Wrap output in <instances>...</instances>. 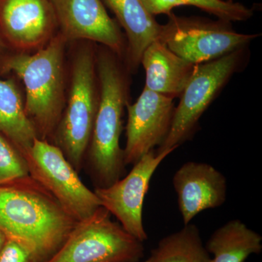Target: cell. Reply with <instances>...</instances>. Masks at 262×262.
<instances>
[{"instance_id":"8992f818","label":"cell","mask_w":262,"mask_h":262,"mask_svg":"<svg viewBox=\"0 0 262 262\" xmlns=\"http://www.w3.org/2000/svg\"><path fill=\"white\" fill-rule=\"evenodd\" d=\"M244 49L196 66L175 107L168 135L157 152L177 149L195 132L202 115L242 64Z\"/></svg>"},{"instance_id":"30bf717a","label":"cell","mask_w":262,"mask_h":262,"mask_svg":"<svg viewBox=\"0 0 262 262\" xmlns=\"http://www.w3.org/2000/svg\"><path fill=\"white\" fill-rule=\"evenodd\" d=\"M57 28L51 0H0V35L19 53L45 47Z\"/></svg>"},{"instance_id":"44dd1931","label":"cell","mask_w":262,"mask_h":262,"mask_svg":"<svg viewBox=\"0 0 262 262\" xmlns=\"http://www.w3.org/2000/svg\"><path fill=\"white\" fill-rule=\"evenodd\" d=\"M0 262H37L32 253L24 245L7 237L0 250Z\"/></svg>"},{"instance_id":"603a6c76","label":"cell","mask_w":262,"mask_h":262,"mask_svg":"<svg viewBox=\"0 0 262 262\" xmlns=\"http://www.w3.org/2000/svg\"><path fill=\"white\" fill-rule=\"evenodd\" d=\"M7 237L6 235L1 230H0V250L4 246L5 241H6Z\"/></svg>"},{"instance_id":"7402d4cb","label":"cell","mask_w":262,"mask_h":262,"mask_svg":"<svg viewBox=\"0 0 262 262\" xmlns=\"http://www.w3.org/2000/svg\"><path fill=\"white\" fill-rule=\"evenodd\" d=\"M144 8L153 16L160 14L170 15L177 7L184 6L183 0H141Z\"/></svg>"},{"instance_id":"2e32d148","label":"cell","mask_w":262,"mask_h":262,"mask_svg":"<svg viewBox=\"0 0 262 262\" xmlns=\"http://www.w3.org/2000/svg\"><path fill=\"white\" fill-rule=\"evenodd\" d=\"M211 262H244L262 250V237L242 221H229L215 229L206 245Z\"/></svg>"},{"instance_id":"9c48e42d","label":"cell","mask_w":262,"mask_h":262,"mask_svg":"<svg viewBox=\"0 0 262 262\" xmlns=\"http://www.w3.org/2000/svg\"><path fill=\"white\" fill-rule=\"evenodd\" d=\"M175 149L151 150L133 165L130 173L107 187L95 188L101 206L118 221L122 228L144 242L148 238L143 223V207L153 174Z\"/></svg>"},{"instance_id":"ac0fdd59","label":"cell","mask_w":262,"mask_h":262,"mask_svg":"<svg viewBox=\"0 0 262 262\" xmlns=\"http://www.w3.org/2000/svg\"><path fill=\"white\" fill-rule=\"evenodd\" d=\"M150 257L155 262H211L199 229L192 223L160 239Z\"/></svg>"},{"instance_id":"6da1fadb","label":"cell","mask_w":262,"mask_h":262,"mask_svg":"<svg viewBox=\"0 0 262 262\" xmlns=\"http://www.w3.org/2000/svg\"><path fill=\"white\" fill-rule=\"evenodd\" d=\"M78 222L30 175L0 185V230L47 262Z\"/></svg>"},{"instance_id":"5b68a950","label":"cell","mask_w":262,"mask_h":262,"mask_svg":"<svg viewBox=\"0 0 262 262\" xmlns=\"http://www.w3.org/2000/svg\"><path fill=\"white\" fill-rule=\"evenodd\" d=\"M102 206L79 222L58 252L47 262H139L143 243L127 233Z\"/></svg>"},{"instance_id":"52a82bcc","label":"cell","mask_w":262,"mask_h":262,"mask_svg":"<svg viewBox=\"0 0 262 262\" xmlns=\"http://www.w3.org/2000/svg\"><path fill=\"white\" fill-rule=\"evenodd\" d=\"M162 25L159 39L172 52L189 63L201 64L238 50L258 37L235 32L228 22L171 13Z\"/></svg>"},{"instance_id":"d6986e66","label":"cell","mask_w":262,"mask_h":262,"mask_svg":"<svg viewBox=\"0 0 262 262\" xmlns=\"http://www.w3.org/2000/svg\"><path fill=\"white\" fill-rule=\"evenodd\" d=\"M186 5H192L216 16L220 20L230 23L245 21L253 15L252 8L241 3L225 0H183Z\"/></svg>"},{"instance_id":"cb8c5ba5","label":"cell","mask_w":262,"mask_h":262,"mask_svg":"<svg viewBox=\"0 0 262 262\" xmlns=\"http://www.w3.org/2000/svg\"><path fill=\"white\" fill-rule=\"evenodd\" d=\"M5 47H6V46H5L4 41H3V38L0 35V56H1L3 52L4 51Z\"/></svg>"},{"instance_id":"7c38bea8","label":"cell","mask_w":262,"mask_h":262,"mask_svg":"<svg viewBox=\"0 0 262 262\" xmlns=\"http://www.w3.org/2000/svg\"><path fill=\"white\" fill-rule=\"evenodd\" d=\"M60 34L66 41L98 42L122 56L126 51L123 36L102 0H51Z\"/></svg>"},{"instance_id":"277c9868","label":"cell","mask_w":262,"mask_h":262,"mask_svg":"<svg viewBox=\"0 0 262 262\" xmlns=\"http://www.w3.org/2000/svg\"><path fill=\"white\" fill-rule=\"evenodd\" d=\"M98 102L96 52L86 46L77 52L74 58L68 100L50 141L61 149L78 173L84 167Z\"/></svg>"},{"instance_id":"4fadbf2b","label":"cell","mask_w":262,"mask_h":262,"mask_svg":"<svg viewBox=\"0 0 262 262\" xmlns=\"http://www.w3.org/2000/svg\"><path fill=\"white\" fill-rule=\"evenodd\" d=\"M173 185L184 225L201 212L222 206L227 199V179L208 163L183 164L174 173Z\"/></svg>"},{"instance_id":"ba28073f","label":"cell","mask_w":262,"mask_h":262,"mask_svg":"<svg viewBox=\"0 0 262 262\" xmlns=\"http://www.w3.org/2000/svg\"><path fill=\"white\" fill-rule=\"evenodd\" d=\"M31 177L61 203L77 222L87 220L101 207L94 191L82 182L59 147L37 138L23 154Z\"/></svg>"},{"instance_id":"e0dca14e","label":"cell","mask_w":262,"mask_h":262,"mask_svg":"<svg viewBox=\"0 0 262 262\" xmlns=\"http://www.w3.org/2000/svg\"><path fill=\"white\" fill-rule=\"evenodd\" d=\"M0 134L22 155L37 138V132L26 114L21 94L13 79H0Z\"/></svg>"},{"instance_id":"7a4b0ae2","label":"cell","mask_w":262,"mask_h":262,"mask_svg":"<svg viewBox=\"0 0 262 262\" xmlns=\"http://www.w3.org/2000/svg\"><path fill=\"white\" fill-rule=\"evenodd\" d=\"M118 58L106 47L96 53L99 102L84 160L95 188L112 185L122 178L126 166L120 141L129 80Z\"/></svg>"},{"instance_id":"3957f363","label":"cell","mask_w":262,"mask_h":262,"mask_svg":"<svg viewBox=\"0 0 262 262\" xmlns=\"http://www.w3.org/2000/svg\"><path fill=\"white\" fill-rule=\"evenodd\" d=\"M66 39L56 34L36 53H17L0 58V73L15 74L26 91L25 112L38 139L51 141L64 110Z\"/></svg>"},{"instance_id":"d4e9b609","label":"cell","mask_w":262,"mask_h":262,"mask_svg":"<svg viewBox=\"0 0 262 262\" xmlns=\"http://www.w3.org/2000/svg\"><path fill=\"white\" fill-rule=\"evenodd\" d=\"M141 262H155L154 261H153V259L152 258H151V257H149L147 258V259H146V260H144V261H141Z\"/></svg>"},{"instance_id":"ffe728a7","label":"cell","mask_w":262,"mask_h":262,"mask_svg":"<svg viewBox=\"0 0 262 262\" xmlns=\"http://www.w3.org/2000/svg\"><path fill=\"white\" fill-rule=\"evenodd\" d=\"M29 175L22 153L0 134V185Z\"/></svg>"},{"instance_id":"9a60e30c","label":"cell","mask_w":262,"mask_h":262,"mask_svg":"<svg viewBox=\"0 0 262 262\" xmlns=\"http://www.w3.org/2000/svg\"><path fill=\"white\" fill-rule=\"evenodd\" d=\"M115 15L117 24L125 30L127 37V65L136 70L141 57L151 42L159 39L162 25L144 8L141 0H102Z\"/></svg>"},{"instance_id":"5bb4252c","label":"cell","mask_w":262,"mask_h":262,"mask_svg":"<svg viewBox=\"0 0 262 262\" xmlns=\"http://www.w3.org/2000/svg\"><path fill=\"white\" fill-rule=\"evenodd\" d=\"M141 64L146 72V89L172 98L180 97L196 65L183 59L160 39L146 48Z\"/></svg>"},{"instance_id":"8fae6325","label":"cell","mask_w":262,"mask_h":262,"mask_svg":"<svg viewBox=\"0 0 262 262\" xmlns=\"http://www.w3.org/2000/svg\"><path fill=\"white\" fill-rule=\"evenodd\" d=\"M125 165H134L143 155L165 140L171 125L173 98L144 88L137 101L127 103Z\"/></svg>"}]
</instances>
